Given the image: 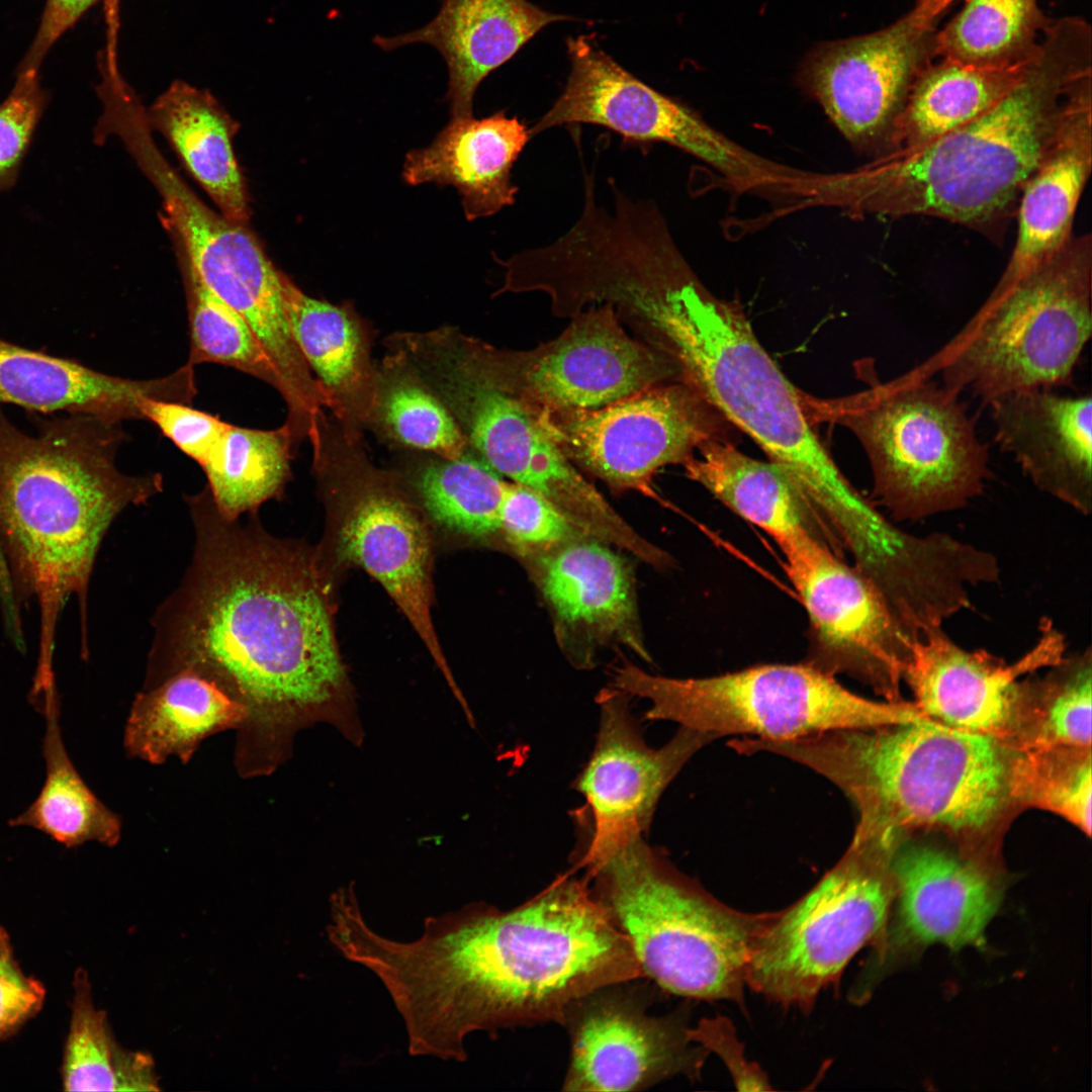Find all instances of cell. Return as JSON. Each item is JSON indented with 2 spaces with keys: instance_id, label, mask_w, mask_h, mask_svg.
<instances>
[{
  "instance_id": "6da1fadb",
  "label": "cell",
  "mask_w": 1092,
  "mask_h": 1092,
  "mask_svg": "<svg viewBox=\"0 0 1092 1092\" xmlns=\"http://www.w3.org/2000/svg\"><path fill=\"white\" fill-rule=\"evenodd\" d=\"M189 505L193 561L161 611L155 653L172 672L192 669L242 703L278 760L295 731L318 722L360 746L365 733L315 552L222 518L208 490Z\"/></svg>"
},
{
  "instance_id": "7a4b0ae2",
  "label": "cell",
  "mask_w": 1092,
  "mask_h": 1092,
  "mask_svg": "<svg viewBox=\"0 0 1092 1092\" xmlns=\"http://www.w3.org/2000/svg\"><path fill=\"white\" fill-rule=\"evenodd\" d=\"M350 958L387 991L411 1056L458 1063L473 1032L561 1023L581 998L643 977L586 882L569 876L510 911L472 903L427 916L410 941L365 924Z\"/></svg>"
},
{
  "instance_id": "3957f363",
  "label": "cell",
  "mask_w": 1092,
  "mask_h": 1092,
  "mask_svg": "<svg viewBox=\"0 0 1092 1092\" xmlns=\"http://www.w3.org/2000/svg\"><path fill=\"white\" fill-rule=\"evenodd\" d=\"M1092 74V30L1052 18L1024 77L977 118L856 169L821 173L815 206L850 215L937 217L997 238L1016 215L1075 85Z\"/></svg>"
},
{
  "instance_id": "277c9868",
  "label": "cell",
  "mask_w": 1092,
  "mask_h": 1092,
  "mask_svg": "<svg viewBox=\"0 0 1092 1092\" xmlns=\"http://www.w3.org/2000/svg\"><path fill=\"white\" fill-rule=\"evenodd\" d=\"M35 435L0 408V554L19 599L39 610L36 673L50 675L57 625L75 596L85 609L94 561L108 528L128 506L162 490L158 473L130 476L116 466L120 423L74 414H31Z\"/></svg>"
},
{
  "instance_id": "5b68a950",
  "label": "cell",
  "mask_w": 1092,
  "mask_h": 1092,
  "mask_svg": "<svg viewBox=\"0 0 1092 1092\" xmlns=\"http://www.w3.org/2000/svg\"><path fill=\"white\" fill-rule=\"evenodd\" d=\"M742 754L787 757L834 784L856 813L852 839L897 844L915 833L1001 857L1021 812L1010 786L1012 749L999 739L930 719L786 740L743 737Z\"/></svg>"
},
{
  "instance_id": "8992f818",
  "label": "cell",
  "mask_w": 1092,
  "mask_h": 1092,
  "mask_svg": "<svg viewBox=\"0 0 1092 1092\" xmlns=\"http://www.w3.org/2000/svg\"><path fill=\"white\" fill-rule=\"evenodd\" d=\"M656 348L734 428L750 437L801 487L826 519L840 517L857 489L809 421L800 389L758 341L743 307L711 292L694 270L636 301Z\"/></svg>"
},
{
  "instance_id": "52a82bcc",
  "label": "cell",
  "mask_w": 1092,
  "mask_h": 1092,
  "mask_svg": "<svg viewBox=\"0 0 1092 1092\" xmlns=\"http://www.w3.org/2000/svg\"><path fill=\"white\" fill-rule=\"evenodd\" d=\"M594 898L629 940L643 977L661 989L745 1010L748 965L776 912L732 908L636 835L583 849Z\"/></svg>"
},
{
  "instance_id": "ba28073f",
  "label": "cell",
  "mask_w": 1092,
  "mask_h": 1092,
  "mask_svg": "<svg viewBox=\"0 0 1092 1092\" xmlns=\"http://www.w3.org/2000/svg\"><path fill=\"white\" fill-rule=\"evenodd\" d=\"M867 385L833 398L800 390L812 425L850 430L868 456L872 496L898 521L964 508L989 478V450L959 393L916 366L881 381L872 365Z\"/></svg>"
},
{
  "instance_id": "9c48e42d",
  "label": "cell",
  "mask_w": 1092,
  "mask_h": 1092,
  "mask_svg": "<svg viewBox=\"0 0 1092 1092\" xmlns=\"http://www.w3.org/2000/svg\"><path fill=\"white\" fill-rule=\"evenodd\" d=\"M1092 236L1072 235L1046 262L984 303L916 367L988 404L1017 390L1073 384L1092 332Z\"/></svg>"
},
{
  "instance_id": "30bf717a",
  "label": "cell",
  "mask_w": 1092,
  "mask_h": 1092,
  "mask_svg": "<svg viewBox=\"0 0 1092 1092\" xmlns=\"http://www.w3.org/2000/svg\"><path fill=\"white\" fill-rule=\"evenodd\" d=\"M613 688L647 699L646 719L674 722L714 740H786L926 718L913 702L868 699L805 661L694 678L654 675L625 661L614 668Z\"/></svg>"
},
{
  "instance_id": "8fae6325",
  "label": "cell",
  "mask_w": 1092,
  "mask_h": 1092,
  "mask_svg": "<svg viewBox=\"0 0 1092 1092\" xmlns=\"http://www.w3.org/2000/svg\"><path fill=\"white\" fill-rule=\"evenodd\" d=\"M326 428L313 466L322 480L328 532L316 553L320 565H356L375 578L407 618L456 698L461 691L432 619L433 549L424 515L399 479L375 467L345 433ZM315 555V556H316Z\"/></svg>"
},
{
  "instance_id": "7c38bea8",
  "label": "cell",
  "mask_w": 1092,
  "mask_h": 1092,
  "mask_svg": "<svg viewBox=\"0 0 1092 1092\" xmlns=\"http://www.w3.org/2000/svg\"><path fill=\"white\" fill-rule=\"evenodd\" d=\"M895 846L851 839L802 898L776 911L747 970V987L783 1007L810 1011L854 954L876 943L897 895Z\"/></svg>"
},
{
  "instance_id": "4fadbf2b",
  "label": "cell",
  "mask_w": 1092,
  "mask_h": 1092,
  "mask_svg": "<svg viewBox=\"0 0 1092 1092\" xmlns=\"http://www.w3.org/2000/svg\"><path fill=\"white\" fill-rule=\"evenodd\" d=\"M415 365L490 467L551 503L582 533L652 565L661 550L636 532L565 455L538 408L465 372L437 343Z\"/></svg>"
},
{
  "instance_id": "5bb4252c",
  "label": "cell",
  "mask_w": 1092,
  "mask_h": 1092,
  "mask_svg": "<svg viewBox=\"0 0 1092 1092\" xmlns=\"http://www.w3.org/2000/svg\"><path fill=\"white\" fill-rule=\"evenodd\" d=\"M437 339L475 379L547 411L598 408L679 380L670 358L632 339L609 303L578 312L561 335L531 350L497 349L447 328Z\"/></svg>"
},
{
  "instance_id": "9a60e30c",
  "label": "cell",
  "mask_w": 1092,
  "mask_h": 1092,
  "mask_svg": "<svg viewBox=\"0 0 1092 1092\" xmlns=\"http://www.w3.org/2000/svg\"><path fill=\"white\" fill-rule=\"evenodd\" d=\"M566 46L571 64L566 85L529 128L531 139L563 124H596L632 143L677 148L717 171L737 194L769 200L788 183V166L747 150L689 106L648 86L592 36L568 37Z\"/></svg>"
},
{
  "instance_id": "2e32d148",
  "label": "cell",
  "mask_w": 1092,
  "mask_h": 1092,
  "mask_svg": "<svg viewBox=\"0 0 1092 1092\" xmlns=\"http://www.w3.org/2000/svg\"><path fill=\"white\" fill-rule=\"evenodd\" d=\"M537 408L574 465L614 491L634 490L652 498H657L652 479L660 468L684 464L710 440H731L734 428L679 380L593 410Z\"/></svg>"
},
{
  "instance_id": "e0dca14e",
  "label": "cell",
  "mask_w": 1092,
  "mask_h": 1092,
  "mask_svg": "<svg viewBox=\"0 0 1092 1092\" xmlns=\"http://www.w3.org/2000/svg\"><path fill=\"white\" fill-rule=\"evenodd\" d=\"M785 571L808 619L810 665L847 675L885 701H902L910 637L876 586L854 565L814 538L779 546Z\"/></svg>"
},
{
  "instance_id": "ac0fdd59",
  "label": "cell",
  "mask_w": 1092,
  "mask_h": 1092,
  "mask_svg": "<svg viewBox=\"0 0 1092 1092\" xmlns=\"http://www.w3.org/2000/svg\"><path fill=\"white\" fill-rule=\"evenodd\" d=\"M936 30L912 8L878 31L819 46L799 81L855 152L880 157L914 80L936 59Z\"/></svg>"
},
{
  "instance_id": "d6986e66",
  "label": "cell",
  "mask_w": 1092,
  "mask_h": 1092,
  "mask_svg": "<svg viewBox=\"0 0 1092 1092\" xmlns=\"http://www.w3.org/2000/svg\"><path fill=\"white\" fill-rule=\"evenodd\" d=\"M898 907L891 930L874 943L864 984L894 951L939 942L957 950L985 946V929L1004 890L1001 858L960 847L935 833L902 838L892 856Z\"/></svg>"
},
{
  "instance_id": "ffe728a7",
  "label": "cell",
  "mask_w": 1092,
  "mask_h": 1092,
  "mask_svg": "<svg viewBox=\"0 0 1092 1092\" xmlns=\"http://www.w3.org/2000/svg\"><path fill=\"white\" fill-rule=\"evenodd\" d=\"M104 135L117 134L152 181L186 255L200 280L241 315L252 314L282 294L283 276L247 222L233 220L203 203L155 145L138 97L116 101L104 114Z\"/></svg>"
},
{
  "instance_id": "44dd1931",
  "label": "cell",
  "mask_w": 1092,
  "mask_h": 1092,
  "mask_svg": "<svg viewBox=\"0 0 1092 1092\" xmlns=\"http://www.w3.org/2000/svg\"><path fill=\"white\" fill-rule=\"evenodd\" d=\"M623 985L602 988L566 1011L561 1024L570 1036V1061L563 1090L640 1091L676 1076L700 1078L708 1051L691 1039L687 1020L650 1015Z\"/></svg>"
},
{
  "instance_id": "7402d4cb",
  "label": "cell",
  "mask_w": 1092,
  "mask_h": 1092,
  "mask_svg": "<svg viewBox=\"0 0 1092 1092\" xmlns=\"http://www.w3.org/2000/svg\"><path fill=\"white\" fill-rule=\"evenodd\" d=\"M598 702L596 744L573 783L589 813L586 848L643 835L668 785L700 749L714 741L707 734L679 727L668 742L652 748L630 712L628 695L608 689Z\"/></svg>"
},
{
  "instance_id": "603a6c76",
  "label": "cell",
  "mask_w": 1092,
  "mask_h": 1092,
  "mask_svg": "<svg viewBox=\"0 0 1092 1092\" xmlns=\"http://www.w3.org/2000/svg\"><path fill=\"white\" fill-rule=\"evenodd\" d=\"M1064 634L1042 619L1039 635L1020 658L1008 663L988 650H967L933 627L912 643L903 681L928 719L1002 740L1015 705L1018 682L1066 654Z\"/></svg>"
},
{
  "instance_id": "cb8c5ba5",
  "label": "cell",
  "mask_w": 1092,
  "mask_h": 1092,
  "mask_svg": "<svg viewBox=\"0 0 1092 1092\" xmlns=\"http://www.w3.org/2000/svg\"><path fill=\"white\" fill-rule=\"evenodd\" d=\"M614 548L585 536L527 558L558 644L579 668L593 667L605 647L650 661L632 567Z\"/></svg>"
},
{
  "instance_id": "d4e9b609",
  "label": "cell",
  "mask_w": 1092,
  "mask_h": 1092,
  "mask_svg": "<svg viewBox=\"0 0 1092 1092\" xmlns=\"http://www.w3.org/2000/svg\"><path fill=\"white\" fill-rule=\"evenodd\" d=\"M1001 450L1039 490L1088 516L1092 510V398L1049 388L1002 394L987 404Z\"/></svg>"
},
{
  "instance_id": "484cf974",
  "label": "cell",
  "mask_w": 1092,
  "mask_h": 1092,
  "mask_svg": "<svg viewBox=\"0 0 1092 1092\" xmlns=\"http://www.w3.org/2000/svg\"><path fill=\"white\" fill-rule=\"evenodd\" d=\"M195 394L194 369L187 364L160 378L126 379L0 337V404L18 405L29 414L66 412L121 423L144 420L142 406L148 398L190 403Z\"/></svg>"
},
{
  "instance_id": "4316f807",
  "label": "cell",
  "mask_w": 1092,
  "mask_h": 1092,
  "mask_svg": "<svg viewBox=\"0 0 1092 1092\" xmlns=\"http://www.w3.org/2000/svg\"><path fill=\"white\" fill-rule=\"evenodd\" d=\"M576 18L544 10L528 0H441L437 15L423 27L373 42L390 52L412 43L435 48L448 70L446 100L452 118L473 116L480 83L511 60L545 26Z\"/></svg>"
},
{
  "instance_id": "83f0119b",
  "label": "cell",
  "mask_w": 1092,
  "mask_h": 1092,
  "mask_svg": "<svg viewBox=\"0 0 1092 1092\" xmlns=\"http://www.w3.org/2000/svg\"><path fill=\"white\" fill-rule=\"evenodd\" d=\"M1092 74L1073 88L1056 129L1022 190L1017 236L996 285H1008L1051 259L1072 237L1092 170Z\"/></svg>"
},
{
  "instance_id": "f1b7e54d",
  "label": "cell",
  "mask_w": 1092,
  "mask_h": 1092,
  "mask_svg": "<svg viewBox=\"0 0 1092 1092\" xmlns=\"http://www.w3.org/2000/svg\"><path fill=\"white\" fill-rule=\"evenodd\" d=\"M530 140L529 128L504 110L451 118L430 146L405 156L402 177L413 186H453L468 220L487 217L515 203L512 169Z\"/></svg>"
},
{
  "instance_id": "f546056e",
  "label": "cell",
  "mask_w": 1092,
  "mask_h": 1092,
  "mask_svg": "<svg viewBox=\"0 0 1092 1092\" xmlns=\"http://www.w3.org/2000/svg\"><path fill=\"white\" fill-rule=\"evenodd\" d=\"M697 453L682 464L687 477L763 530L778 546L808 536L844 557L839 539L780 465L743 454L729 439L710 440Z\"/></svg>"
},
{
  "instance_id": "4dcf8cb0",
  "label": "cell",
  "mask_w": 1092,
  "mask_h": 1092,
  "mask_svg": "<svg viewBox=\"0 0 1092 1092\" xmlns=\"http://www.w3.org/2000/svg\"><path fill=\"white\" fill-rule=\"evenodd\" d=\"M284 305L294 341L332 401L343 430L358 435L372 416L377 368L371 361V333L350 302L313 298L286 275Z\"/></svg>"
},
{
  "instance_id": "1f68e13d",
  "label": "cell",
  "mask_w": 1092,
  "mask_h": 1092,
  "mask_svg": "<svg viewBox=\"0 0 1092 1092\" xmlns=\"http://www.w3.org/2000/svg\"><path fill=\"white\" fill-rule=\"evenodd\" d=\"M226 217L247 222L248 193L233 149L235 122L207 91L176 80L146 112Z\"/></svg>"
},
{
  "instance_id": "d6a6232c",
  "label": "cell",
  "mask_w": 1092,
  "mask_h": 1092,
  "mask_svg": "<svg viewBox=\"0 0 1092 1092\" xmlns=\"http://www.w3.org/2000/svg\"><path fill=\"white\" fill-rule=\"evenodd\" d=\"M246 707L213 680L188 668L136 697L125 728L130 754L151 763L188 761L214 733L247 723Z\"/></svg>"
},
{
  "instance_id": "836d02e7",
  "label": "cell",
  "mask_w": 1092,
  "mask_h": 1092,
  "mask_svg": "<svg viewBox=\"0 0 1092 1092\" xmlns=\"http://www.w3.org/2000/svg\"><path fill=\"white\" fill-rule=\"evenodd\" d=\"M938 59L914 80L884 155L928 142L982 115L1024 77L1033 62L991 68Z\"/></svg>"
},
{
  "instance_id": "e575fe53",
  "label": "cell",
  "mask_w": 1092,
  "mask_h": 1092,
  "mask_svg": "<svg viewBox=\"0 0 1092 1092\" xmlns=\"http://www.w3.org/2000/svg\"><path fill=\"white\" fill-rule=\"evenodd\" d=\"M1042 676L1023 677L1008 731L1000 740L1013 750L1058 745L1091 746L1090 647L1065 654Z\"/></svg>"
},
{
  "instance_id": "d590c367",
  "label": "cell",
  "mask_w": 1092,
  "mask_h": 1092,
  "mask_svg": "<svg viewBox=\"0 0 1092 1092\" xmlns=\"http://www.w3.org/2000/svg\"><path fill=\"white\" fill-rule=\"evenodd\" d=\"M57 696L53 690L42 697L47 718L43 787L34 802L9 824L40 830L67 847L87 841L113 846L120 837V822L91 792L71 761L61 736Z\"/></svg>"
},
{
  "instance_id": "8d00e7d4",
  "label": "cell",
  "mask_w": 1092,
  "mask_h": 1092,
  "mask_svg": "<svg viewBox=\"0 0 1092 1092\" xmlns=\"http://www.w3.org/2000/svg\"><path fill=\"white\" fill-rule=\"evenodd\" d=\"M292 434L284 424L275 430L228 426L201 465L208 492L219 515L236 521L277 496L290 476Z\"/></svg>"
},
{
  "instance_id": "74e56055",
  "label": "cell",
  "mask_w": 1092,
  "mask_h": 1092,
  "mask_svg": "<svg viewBox=\"0 0 1092 1092\" xmlns=\"http://www.w3.org/2000/svg\"><path fill=\"white\" fill-rule=\"evenodd\" d=\"M1039 0H968L935 33V56L1005 68L1034 61L1050 21Z\"/></svg>"
},
{
  "instance_id": "f35d334b",
  "label": "cell",
  "mask_w": 1092,
  "mask_h": 1092,
  "mask_svg": "<svg viewBox=\"0 0 1092 1092\" xmlns=\"http://www.w3.org/2000/svg\"><path fill=\"white\" fill-rule=\"evenodd\" d=\"M377 367L374 422L399 445L445 459L468 452V442L455 419L398 348Z\"/></svg>"
},
{
  "instance_id": "ab89813d",
  "label": "cell",
  "mask_w": 1092,
  "mask_h": 1092,
  "mask_svg": "<svg viewBox=\"0 0 1092 1092\" xmlns=\"http://www.w3.org/2000/svg\"><path fill=\"white\" fill-rule=\"evenodd\" d=\"M507 480L481 458L464 453L439 457L415 473L421 508L444 530L470 539L499 534V513Z\"/></svg>"
},
{
  "instance_id": "60d3db41",
  "label": "cell",
  "mask_w": 1092,
  "mask_h": 1092,
  "mask_svg": "<svg viewBox=\"0 0 1092 1092\" xmlns=\"http://www.w3.org/2000/svg\"><path fill=\"white\" fill-rule=\"evenodd\" d=\"M1010 786L1020 811H1049L1091 835V746L1012 749Z\"/></svg>"
},
{
  "instance_id": "b9f144b4",
  "label": "cell",
  "mask_w": 1092,
  "mask_h": 1092,
  "mask_svg": "<svg viewBox=\"0 0 1092 1092\" xmlns=\"http://www.w3.org/2000/svg\"><path fill=\"white\" fill-rule=\"evenodd\" d=\"M184 277L190 331L187 363L233 367L278 390L276 372L243 316L213 293L186 263Z\"/></svg>"
},
{
  "instance_id": "7bdbcfd3",
  "label": "cell",
  "mask_w": 1092,
  "mask_h": 1092,
  "mask_svg": "<svg viewBox=\"0 0 1092 1092\" xmlns=\"http://www.w3.org/2000/svg\"><path fill=\"white\" fill-rule=\"evenodd\" d=\"M70 1029L62 1080L67 1091H117V1060L121 1046L114 1040L106 1012L95 1008L87 973L79 969L73 981Z\"/></svg>"
},
{
  "instance_id": "ee69618b",
  "label": "cell",
  "mask_w": 1092,
  "mask_h": 1092,
  "mask_svg": "<svg viewBox=\"0 0 1092 1092\" xmlns=\"http://www.w3.org/2000/svg\"><path fill=\"white\" fill-rule=\"evenodd\" d=\"M499 534L525 559L588 536L543 496L513 481L506 485Z\"/></svg>"
},
{
  "instance_id": "f6af8a7d",
  "label": "cell",
  "mask_w": 1092,
  "mask_h": 1092,
  "mask_svg": "<svg viewBox=\"0 0 1092 1092\" xmlns=\"http://www.w3.org/2000/svg\"><path fill=\"white\" fill-rule=\"evenodd\" d=\"M48 102L38 71H17L11 92L0 103V192L15 185Z\"/></svg>"
},
{
  "instance_id": "bcb514c9",
  "label": "cell",
  "mask_w": 1092,
  "mask_h": 1092,
  "mask_svg": "<svg viewBox=\"0 0 1092 1092\" xmlns=\"http://www.w3.org/2000/svg\"><path fill=\"white\" fill-rule=\"evenodd\" d=\"M144 420L154 423L183 453L200 466L213 452L229 424L187 403L148 398Z\"/></svg>"
},
{
  "instance_id": "7dc6e473",
  "label": "cell",
  "mask_w": 1092,
  "mask_h": 1092,
  "mask_svg": "<svg viewBox=\"0 0 1092 1092\" xmlns=\"http://www.w3.org/2000/svg\"><path fill=\"white\" fill-rule=\"evenodd\" d=\"M44 995L41 983L22 972L9 935L0 926V1039L35 1014Z\"/></svg>"
},
{
  "instance_id": "c3c4849f",
  "label": "cell",
  "mask_w": 1092,
  "mask_h": 1092,
  "mask_svg": "<svg viewBox=\"0 0 1092 1092\" xmlns=\"http://www.w3.org/2000/svg\"><path fill=\"white\" fill-rule=\"evenodd\" d=\"M689 1035L693 1041L720 1058L738 1090H772L764 1072L747 1060L743 1043L728 1018H704L696 1027L689 1028Z\"/></svg>"
},
{
  "instance_id": "681fc988",
  "label": "cell",
  "mask_w": 1092,
  "mask_h": 1092,
  "mask_svg": "<svg viewBox=\"0 0 1092 1092\" xmlns=\"http://www.w3.org/2000/svg\"><path fill=\"white\" fill-rule=\"evenodd\" d=\"M98 1L47 0L35 35L17 71H38L53 46Z\"/></svg>"
},
{
  "instance_id": "f907efd6",
  "label": "cell",
  "mask_w": 1092,
  "mask_h": 1092,
  "mask_svg": "<svg viewBox=\"0 0 1092 1092\" xmlns=\"http://www.w3.org/2000/svg\"><path fill=\"white\" fill-rule=\"evenodd\" d=\"M954 1L957 0H914L913 9L926 19L936 22L942 12Z\"/></svg>"
}]
</instances>
